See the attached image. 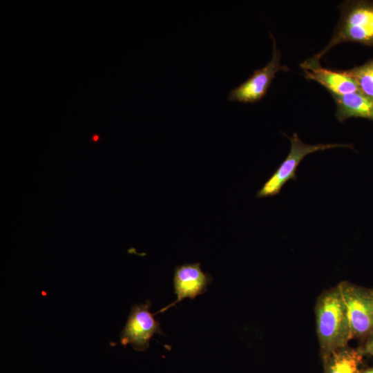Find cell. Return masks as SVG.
<instances>
[{"label":"cell","mask_w":373,"mask_h":373,"mask_svg":"<svg viewBox=\"0 0 373 373\" xmlns=\"http://www.w3.org/2000/svg\"><path fill=\"white\" fill-rule=\"evenodd\" d=\"M315 313L321 356L323 361L332 352L347 346L352 338L347 307L338 285L318 297Z\"/></svg>","instance_id":"1"},{"label":"cell","mask_w":373,"mask_h":373,"mask_svg":"<svg viewBox=\"0 0 373 373\" xmlns=\"http://www.w3.org/2000/svg\"><path fill=\"white\" fill-rule=\"evenodd\" d=\"M341 18L329 43L300 64L303 69L319 64L320 59L335 46L345 42L373 46V1H345L339 6Z\"/></svg>","instance_id":"2"},{"label":"cell","mask_w":373,"mask_h":373,"mask_svg":"<svg viewBox=\"0 0 373 373\" xmlns=\"http://www.w3.org/2000/svg\"><path fill=\"white\" fill-rule=\"evenodd\" d=\"M287 137L291 142L289 153L262 188L257 191L256 194L257 198L277 195L287 182L291 180H296V170L306 155L316 151L334 148L353 149V145L349 144H307L300 139L296 133H294L292 137L287 136Z\"/></svg>","instance_id":"3"},{"label":"cell","mask_w":373,"mask_h":373,"mask_svg":"<svg viewBox=\"0 0 373 373\" xmlns=\"http://www.w3.org/2000/svg\"><path fill=\"white\" fill-rule=\"evenodd\" d=\"M341 290L350 319L352 338L373 333V289L341 281Z\"/></svg>","instance_id":"4"},{"label":"cell","mask_w":373,"mask_h":373,"mask_svg":"<svg viewBox=\"0 0 373 373\" xmlns=\"http://www.w3.org/2000/svg\"><path fill=\"white\" fill-rule=\"evenodd\" d=\"M273 42V52L271 60L254 73L243 83L230 90L228 101L241 103H256L266 95L276 73L289 70V68L280 64L281 52L277 48L276 39L270 32Z\"/></svg>","instance_id":"5"},{"label":"cell","mask_w":373,"mask_h":373,"mask_svg":"<svg viewBox=\"0 0 373 373\" xmlns=\"http://www.w3.org/2000/svg\"><path fill=\"white\" fill-rule=\"evenodd\" d=\"M151 305V301L147 300L145 303L132 306L125 326L119 334L122 345L130 344L137 351H145L149 347L154 334L164 335L160 323L154 318L155 314L150 312Z\"/></svg>","instance_id":"6"},{"label":"cell","mask_w":373,"mask_h":373,"mask_svg":"<svg viewBox=\"0 0 373 373\" xmlns=\"http://www.w3.org/2000/svg\"><path fill=\"white\" fill-rule=\"evenodd\" d=\"M212 281L211 275L202 271L200 262L185 263L176 266L173 276V288L176 300L155 314L176 306L184 298L192 300L199 295L204 294Z\"/></svg>","instance_id":"7"},{"label":"cell","mask_w":373,"mask_h":373,"mask_svg":"<svg viewBox=\"0 0 373 373\" xmlns=\"http://www.w3.org/2000/svg\"><path fill=\"white\" fill-rule=\"evenodd\" d=\"M336 105L335 116L340 122L350 117L373 121V98L360 90L338 95L331 94Z\"/></svg>","instance_id":"8"},{"label":"cell","mask_w":373,"mask_h":373,"mask_svg":"<svg viewBox=\"0 0 373 373\" xmlns=\"http://www.w3.org/2000/svg\"><path fill=\"white\" fill-rule=\"evenodd\" d=\"M303 70L307 79L317 82L330 94L343 95L359 90L355 81L342 70L324 68L319 64Z\"/></svg>","instance_id":"9"},{"label":"cell","mask_w":373,"mask_h":373,"mask_svg":"<svg viewBox=\"0 0 373 373\" xmlns=\"http://www.w3.org/2000/svg\"><path fill=\"white\" fill-rule=\"evenodd\" d=\"M363 356L360 348H339L323 361V373H360Z\"/></svg>","instance_id":"10"},{"label":"cell","mask_w":373,"mask_h":373,"mask_svg":"<svg viewBox=\"0 0 373 373\" xmlns=\"http://www.w3.org/2000/svg\"><path fill=\"white\" fill-rule=\"evenodd\" d=\"M343 71L355 81L360 91L373 98V59Z\"/></svg>","instance_id":"11"},{"label":"cell","mask_w":373,"mask_h":373,"mask_svg":"<svg viewBox=\"0 0 373 373\" xmlns=\"http://www.w3.org/2000/svg\"><path fill=\"white\" fill-rule=\"evenodd\" d=\"M360 349L363 355L373 356V333L365 338V342Z\"/></svg>","instance_id":"12"},{"label":"cell","mask_w":373,"mask_h":373,"mask_svg":"<svg viewBox=\"0 0 373 373\" xmlns=\"http://www.w3.org/2000/svg\"><path fill=\"white\" fill-rule=\"evenodd\" d=\"M360 373H373V366L362 369Z\"/></svg>","instance_id":"13"},{"label":"cell","mask_w":373,"mask_h":373,"mask_svg":"<svg viewBox=\"0 0 373 373\" xmlns=\"http://www.w3.org/2000/svg\"><path fill=\"white\" fill-rule=\"evenodd\" d=\"M99 136L98 135L95 134V135H92L91 140L93 142H97L99 140Z\"/></svg>","instance_id":"14"}]
</instances>
